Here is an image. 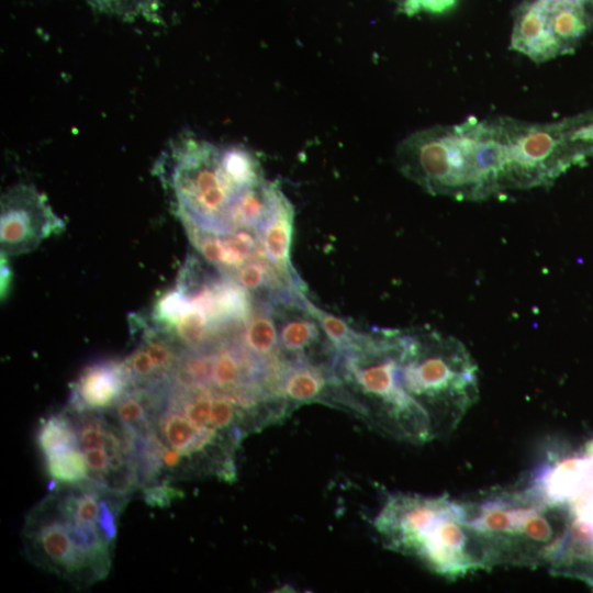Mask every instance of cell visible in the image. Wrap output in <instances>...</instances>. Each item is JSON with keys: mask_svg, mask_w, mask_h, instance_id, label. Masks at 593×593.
Masks as SVG:
<instances>
[{"mask_svg": "<svg viewBox=\"0 0 593 593\" xmlns=\"http://www.w3.org/2000/svg\"><path fill=\"white\" fill-rule=\"evenodd\" d=\"M294 210L287 199L258 231L265 256L286 278L303 283L291 265Z\"/></svg>", "mask_w": 593, "mask_h": 593, "instance_id": "13", "label": "cell"}, {"mask_svg": "<svg viewBox=\"0 0 593 593\" xmlns=\"http://www.w3.org/2000/svg\"><path fill=\"white\" fill-rule=\"evenodd\" d=\"M143 492L146 503L158 507L168 506L174 500L180 497V491L166 480L144 485Z\"/></svg>", "mask_w": 593, "mask_h": 593, "instance_id": "19", "label": "cell"}, {"mask_svg": "<svg viewBox=\"0 0 593 593\" xmlns=\"http://www.w3.org/2000/svg\"><path fill=\"white\" fill-rule=\"evenodd\" d=\"M593 27V0H524L511 47L536 61L572 52Z\"/></svg>", "mask_w": 593, "mask_h": 593, "instance_id": "7", "label": "cell"}, {"mask_svg": "<svg viewBox=\"0 0 593 593\" xmlns=\"http://www.w3.org/2000/svg\"><path fill=\"white\" fill-rule=\"evenodd\" d=\"M462 503L486 570L550 566L563 544L566 505L550 503L529 483L491 490Z\"/></svg>", "mask_w": 593, "mask_h": 593, "instance_id": "3", "label": "cell"}, {"mask_svg": "<svg viewBox=\"0 0 593 593\" xmlns=\"http://www.w3.org/2000/svg\"><path fill=\"white\" fill-rule=\"evenodd\" d=\"M338 385L331 363L291 360L284 365L275 392L288 405L314 401L336 402Z\"/></svg>", "mask_w": 593, "mask_h": 593, "instance_id": "12", "label": "cell"}, {"mask_svg": "<svg viewBox=\"0 0 593 593\" xmlns=\"http://www.w3.org/2000/svg\"><path fill=\"white\" fill-rule=\"evenodd\" d=\"M0 217L1 251L4 254L29 251L64 227L46 197L26 183L14 186L2 195Z\"/></svg>", "mask_w": 593, "mask_h": 593, "instance_id": "9", "label": "cell"}, {"mask_svg": "<svg viewBox=\"0 0 593 593\" xmlns=\"http://www.w3.org/2000/svg\"><path fill=\"white\" fill-rule=\"evenodd\" d=\"M400 171L432 194L484 200L508 190V146L502 119L475 118L417 131L396 148Z\"/></svg>", "mask_w": 593, "mask_h": 593, "instance_id": "2", "label": "cell"}, {"mask_svg": "<svg viewBox=\"0 0 593 593\" xmlns=\"http://www.w3.org/2000/svg\"><path fill=\"white\" fill-rule=\"evenodd\" d=\"M306 307L318 322L335 353L351 349L360 342L363 332H358L340 317L317 307L309 298Z\"/></svg>", "mask_w": 593, "mask_h": 593, "instance_id": "17", "label": "cell"}, {"mask_svg": "<svg viewBox=\"0 0 593 593\" xmlns=\"http://www.w3.org/2000/svg\"><path fill=\"white\" fill-rule=\"evenodd\" d=\"M131 387L122 361H98L86 367L75 382L68 409L103 411L112 407Z\"/></svg>", "mask_w": 593, "mask_h": 593, "instance_id": "11", "label": "cell"}, {"mask_svg": "<svg viewBox=\"0 0 593 593\" xmlns=\"http://www.w3.org/2000/svg\"><path fill=\"white\" fill-rule=\"evenodd\" d=\"M156 172L187 232L217 235L240 230L243 202L265 179L248 149L215 144L191 132L171 138Z\"/></svg>", "mask_w": 593, "mask_h": 593, "instance_id": "1", "label": "cell"}, {"mask_svg": "<svg viewBox=\"0 0 593 593\" xmlns=\"http://www.w3.org/2000/svg\"><path fill=\"white\" fill-rule=\"evenodd\" d=\"M563 505L568 510V528L549 570L593 584V492Z\"/></svg>", "mask_w": 593, "mask_h": 593, "instance_id": "10", "label": "cell"}, {"mask_svg": "<svg viewBox=\"0 0 593 593\" xmlns=\"http://www.w3.org/2000/svg\"><path fill=\"white\" fill-rule=\"evenodd\" d=\"M332 367L340 404L395 439L411 444L434 439L426 411L402 383L399 329L363 333L355 347L335 353Z\"/></svg>", "mask_w": 593, "mask_h": 593, "instance_id": "4", "label": "cell"}, {"mask_svg": "<svg viewBox=\"0 0 593 593\" xmlns=\"http://www.w3.org/2000/svg\"><path fill=\"white\" fill-rule=\"evenodd\" d=\"M373 526L382 544L448 580L486 570L462 501L444 494H390Z\"/></svg>", "mask_w": 593, "mask_h": 593, "instance_id": "5", "label": "cell"}, {"mask_svg": "<svg viewBox=\"0 0 593 593\" xmlns=\"http://www.w3.org/2000/svg\"><path fill=\"white\" fill-rule=\"evenodd\" d=\"M37 443L44 456L80 447L74 421L68 411L49 415L42 422Z\"/></svg>", "mask_w": 593, "mask_h": 593, "instance_id": "15", "label": "cell"}, {"mask_svg": "<svg viewBox=\"0 0 593 593\" xmlns=\"http://www.w3.org/2000/svg\"><path fill=\"white\" fill-rule=\"evenodd\" d=\"M237 337L250 353L270 363L286 360L280 353L278 327L268 300H256Z\"/></svg>", "mask_w": 593, "mask_h": 593, "instance_id": "14", "label": "cell"}, {"mask_svg": "<svg viewBox=\"0 0 593 593\" xmlns=\"http://www.w3.org/2000/svg\"><path fill=\"white\" fill-rule=\"evenodd\" d=\"M401 379L426 411L434 439L449 436L479 399L478 366L456 337L399 329Z\"/></svg>", "mask_w": 593, "mask_h": 593, "instance_id": "6", "label": "cell"}, {"mask_svg": "<svg viewBox=\"0 0 593 593\" xmlns=\"http://www.w3.org/2000/svg\"><path fill=\"white\" fill-rule=\"evenodd\" d=\"M48 474L59 484H78L89 479V468L80 447L44 456Z\"/></svg>", "mask_w": 593, "mask_h": 593, "instance_id": "16", "label": "cell"}, {"mask_svg": "<svg viewBox=\"0 0 593 593\" xmlns=\"http://www.w3.org/2000/svg\"><path fill=\"white\" fill-rule=\"evenodd\" d=\"M22 535L24 551L37 567L81 586L99 581L91 566L74 547L48 494L27 514Z\"/></svg>", "mask_w": 593, "mask_h": 593, "instance_id": "8", "label": "cell"}, {"mask_svg": "<svg viewBox=\"0 0 593 593\" xmlns=\"http://www.w3.org/2000/svg\"><path fill=\"white\" fill-rule=\"evenodd\" d=\"M567 139L581 163L593 156V109L562 121Z\"/></svg>", "mask_w": 593, "mask_h": 593, "instance_id": "18", "label": "cell"}]
</instances>
